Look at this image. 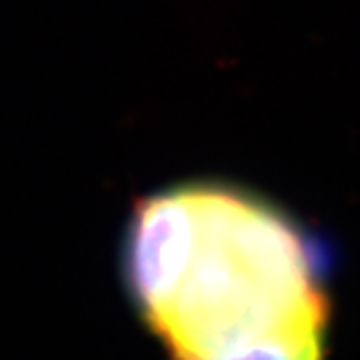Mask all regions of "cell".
<instances>
[{
	"mask_svg": "<svg viewBox=\"0 0 360 360\" xmlns=\"http://www.w3.org/2000/svg\"><path fill=\"white\" fill-rule=\"evenodd\" d=\"M120 265L169 360H326L332 248L269 195L221 178L152 191Z\"/></svg>",
	"mask_w": 360,
	"mask_h": 360,
	"instance_id": "cell-1",
	"label": "cell"
}]
</instances>
